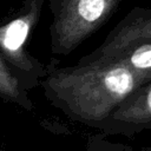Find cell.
Listing matches in <instances>:
<instances>
[{"label":"cell","mask_w":151,"mask_h":151,"mask_svg":"<svg viewBox=\"0 0 151 151\" xmlns=\"http://www.w3.org/2000/svg\"><path fill=\"white\" fill-rule=\"evenodd\" d=\"M149 81L124 64L80 58L71 66L51 60L40 87L46 100L71 120L100 131L112 112Z\"/></svg>","instance_id":"6da1fadb"},{"label":"cell","mask_w":151,"mask_h":151,"mask_svg":"<svg viewBox=\"0 0 151 151\" xmlns=\"http://www.w3.org/2000/svg\"><path fill=\"white\" fill-rule=\"evenodd\" d=\"M123 0H48L51 11L50 48L68 55L101 28Z\"/></svg>","instance_id":"7a4b0ae2"},{"label":"cell","mask_w":151,"mask_h":151,"mask_svg":"<svg viewBox=\"0 0 151 151\" xmlns=\"http://www.w3.org/2000/svg\"><path fill=\"white\" fill-rule=\"evenodd\" d=\"M83 58L120 63L151 80V8L134 6Z\"/></svg>","instance_id":"3957f363"},{"label":"cell","mask_w":151,"mask_h":151,"mask_svg":"<svg viewBox=\"0 0 151 151\" xmlns=\"http://www.w3.org/2000/svg\"><path fill=\"white\" fill-rule=\"evenodd\" d=\"M45 0H24L17 13L0 24V54L29 92L40 87L47 74V64L33 57L27 50V41L38 25Z\"/></svg>","instance_id":"277c9868"},{"label":"cell","mask_w":151,"mask_h":151,"mask_svg":"<svg viewBox=\"0 0 151 151\" xmlns=\"http://www.w3.org/2000/svg\"><path fill=\"white\" fill-rule=\"evenodd\" d=\"M145 130H151V81L131 93L112 112L99 132L131 138Z\"/></svg>","instance_id":"5b68a950"},{"label":"cell","mask_w":151,"mask_h":151,"mask_svg":"<svg viewBox=\"0 0 151 151\" xmlns=\"http://www.w3.org/2000/svg\"><path fill=\"white\" fill-rule=\"evenodd\" d=\"M0 99L19 106L20 109L32 112L35 106L31 100L28 92L13 74L6 61L0 54Z\"/></svg>","instance_id":"8992f818"},{"label":"cell","mask_w":151,"mask_h":151,"mask_svg":"<svg viewBox=\"0 0 151 151\" xmlns=\"http://www.w3.org/2000/svg\"><path fill=\"white\" fill-rule=\"evenodd\" d=\"M85 151H133V150L129 145L109 140L106 138V134L100 132L99 134H92L88 137L86 142Z\"/></svg>","instance_id":"52a82bcc"},{"label":"cell","mask_w":151,"mask_h":151,"mask_svg":"<svg viewBox=\"0 0 151 151\" xmlns=\"http://www.w3.org/2000/svg\"><path fill=\"white\" fill-rule=\"evenodd\" d=\"M140 151H151V144L150 145H146V146H143L140 149Z\"/></svg>","instance_id":"ba28073f"}]
</instances>
